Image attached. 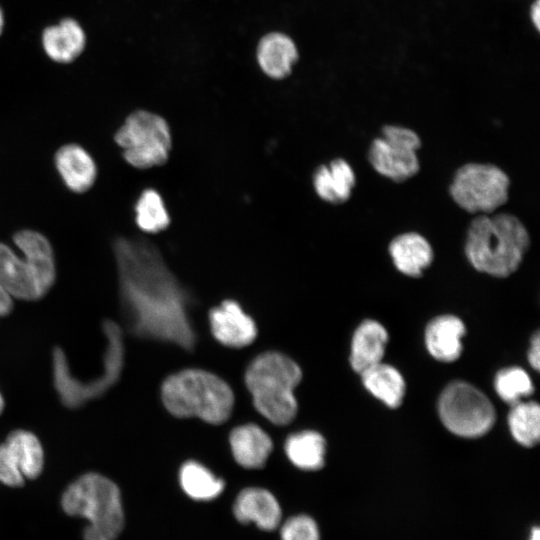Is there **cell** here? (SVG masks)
Masks as SVG:
<instances>
[{
	"label": "cell",
	"mask_w": 540,
	"mask_h": 540,
	"mask_svg": "<svg viewBox=\"0 0 540 540\" xmlns=\"http://www.w3.org/2000/svg\"><path fill=\"white\" fill-rule=\"evenodd\" d=\"M113 251L129 331L191 350L196 336L189 317L190 296L157 248L144 239L120 237Z\"/></svg>",
	"instance_id": "6da1fadb"
},
{
	"label": "cell",
	"mask_w": 540,
	"mask_h": 540,
	"mask_svg": "<svg viewBox=\"0 0 540 540\" xmlns=\"http://www.w3.org/2000/svg\"><path fill=\"white\" fill-rule=\"evenodd\" d=\"M529 244L528 231L516 216L479 214L469 225L464 250L477 271L503 278L518 269Z\"/></svg>",
	"instance_id": "7a4b0ae2"
},
{
	"label": "cell",
	"mask_w": 540,
	"mask_h": 540,
	"mask_svg": "<svg viewBox=\"0 0 540 540\" xmlns=\"http://www.w3.org/2000/svg\"><path fill=\"white\" fill-rule=\"evenodd\" d=\"M13 241L23 256L0 242V284L13 298L39 300L56 279L52 247L44 235L32 230L18 231Z\"/></svg>",
	"instance_id": "3957f363"
},
{
	"label": "cell",
	"mask_w": 540,
	"mask_h": 540,
	"mask_svg": "<svg viewBox=\"0 0 540 540\" xmlns=\"http://www.w3.org/2000/svg\"><path fill=\"white\" fill-rule=\"evenodd\" d=\"M61 507L69 516L87 520L84 540H116L124 527L121 493L108 477L88 472L63 492Z\"/></svg>",
	"instance_id": "277c9868"
},
{
	"label": "cell",
	"mask_w": 540,
	"mask_h": 540,
	"mask_svg": "<svg viewBox=\"0 0 540 540\" xmlns=\"http://www.w3.org/2000/svg\"><path fill=\"white\" fill-rule=\"evenodd\" d=\"M161 396L172 415L198 417L211 424L225 422L234 405L230 386L218 376L200 369H185L167 377Z\"/></svg>",
	"instance_id": "5b68a950"
},
{
	"label": "cell",
	"mask_w": 540,
	"mask_h": 540,
	"mask_svg": "<svg viewBox=\"0 0 540 540\" xmlns=\"http://www.w3.org/2000/svg\"><path fill=\"white\" fill-rule=\"evenodd\" d=\"M302 377L300 367L279 352H265L248 366L245 383L255 408L276 425H286L297 413L294 388Z\"/></svg>",
	"instance_id": "8992f818"
},
{
	"label": "cell",
	"mask_w": 540,
	"mask_h": 540,
	"mask_svg": "<svg viewBox=\"0 0 540 540\" xmlns=\"http://www.w3.org/2000/svg\"><path fill=\"white\" fill-rule=\"evenodd\" d=\"M102 330L106 339L102 372L93 379L82 380L75 377L64 351L60 347L53 349V386L61 403L67 408L77 409L101 397L118 382L122 374L125 348L121 327L108 319L103 321Z\"/></svg>",
	"instance_id": "52a82bcc"
},
{
	"label": "cell",
	"mask_w": 540,
	"mask_h": 540,
	"mask_svg": "<svg viewBox=\"0 0 540 540\" xmlns=\"http://www.w3.org/2000/svg\"><path fill=\"white\" fill-rule=\"evenodd\" d=\"M114 138L125 161L138 169L163 165L172 148L171 131L166 120L145 110L131 113Z\"/></svg>",
	"instance_id": "ba28073f"
},
{
	"label": "cell",
	"mask_w": 540,
	"mask_h": 540,
	"mask_svg": "<svg viewBox=\"0 0 540 540\" xmlns=\"http://www.w3.org/2000/svg\"><path fill=\"white\" fill-rule=\"evenodd\" d=\"M508 175L493 164L467 163L454 174L450 194L469 213L490 214L509 196Z\"/></svg>",
	"instance_id": "9c48e42d"
},
{
	"label": "cell",
	"mask_w": 540,
	"mask_h": 540,
	"mask_svg": "<svg viewBox=\"0 0 540 540\" xmlns=\"http://www.w3.org/2000/svg\"><path fill=\"white\" fill-rule=\"evenodd\" d=\"M438 411L445 427L462 437L482 436L495 422V410L490 400L474 386L460 381L444 389Z\"/></svg>",
	"instance_id": "30bf717a"
},
{
	"label": "cell",
	"mask_w": 540,
	"mask_h": 540,
	"mask_svg": "<svg viewBox=\"0 0 540 540\" xmlns=\"http://www.w3.org/2000/svg\"><path fill=\"white\" fill-rule=\"evenodd\" d=\"M420 146L421 140L412 129L386 125L381 136L371 143L368 159L380 175L394 182H403L420 169L417 156Z\"/></svg>",
	"instance_id": "8fae6325"
},
{
	"label": "cell",
	"mask_w": 540,
	"mask_h": 540,
	"mask_svg": "<svg viewBox=\"0 0 540 540\" xmlns=\"http://www.w3.org/2000/svg\"><path fill=\"white\" fill-rule=\"evenodd\" d=\"M44 451L38 437L27 430L10 432L0 444V482L21 487L43 471Z\"/></svg>",
	"instance_id": "7c38bea8"
},
{
	"label": "cell",
	"mask_w": 540,
	"mask_h": 540,
	"mask_svg": "<svg viewBox=\"0 0 540 540\" xmlns=\"http://www.w3.org/2000/svg\"><path fill=\"white\" fill-rule=\"evenodd\" d=\"M213 336L228 347H244L251 344L257 335L253 319L233 300H225L209 313Z\"/></svg>",
	"instance_id": "4fadbf2b"
},
{
	"label": "cell",
	"mask_w": 540,
	"mask_h": 540,
	"mask_svg": "<svg viewBox=\"0 0 540 540\" xmlns=\"http://www.w3.org/2000/svg\"><path fill=\"white\" fill-rule=\"evenodd\" d=\"M233 512L241 523L253 522L266 531L277 528L281 520V509L276 498L263 488L242 490L236 498Z\"/></svg>",
	"instance_id": "5bb4252c"
},
{
	"label": "cell",
	"mask_w": 540,
	"mask_h": 540,
	"mask_svg": "<svg viewBox=\"0 0 540 540\" xmlns=\"http://www.w3.org/2000/svg\"><path fill=\"white\" fill-rule=\"evenodd\" d=\"M56 169L68 189L83 193L93 185L97 169L91 155L78 144H66L55 154Z\"/></svg>",
	"instance_id": "9a60e30c"
},
{
	"label": "cell",
	"mask_w": 540,
	"mask_h": 540,
	"mask_svg": "<svg viewBox=\"0 0 540 540\" xmlns=\"http://www.w3.org/2000/svg\"><path fill=\"white\" fill-rule=\"evenodd\" d=\"M42 46L46 55L57 63H70L84 50L86 35L73 18H64L48 26L42 33Z\"/></svg>",
	"instance_id": "2e32d148"
},
{
	"label": "cell",
	"mask_w": 540,
	"mask_h": 540,
	"mask_svg": "<svg viewBox=\"0 0 540 540\" xmlns=\"http://www.w3.org/2000/svg\"><path fill=\"white\" fill-rule=\"evenodd\" d=\"M388 251L397 270L409 277L421 276L434 257L430 243L416 232L396 236L390 242Z\"/></svg>",
	"instance_id": "e0dca14e"
},
{
	"label": "cell",
	"mask_w": 540,
	"mask_h": 540,
	"mask_svg": "<svg viewBox=\"0 0 540 540\" xmlns=\"http://www.w3.org/2000/svg\"><path fill=\"white\" fill-rule=\"evenodd\" d=\"M229 442L236 462L248 469L263 467L273 448L271 438L252 423L234 428Z\"/></svg>",
	"instance_id": "ac0fdd59"
},
{
	"label": "cell",
	"mask_w": 540,
	"mask_h": 540,
	"mask_svg": "<svg viewBox=\"0 0 540 540\" xmlns=\"http://www.w3.org/2000/svg\"><path fill=\"white\" fill-rule=\"evenodd\" d=\"M465 334L463 322L453 315L433 319L425 331V343L429 353L437 360L452 362L462 351L461 339Z\"/></svg>",
	"instance_id": "d6986e66"
},
{
	"label": "cell",
	"mask_w": 540,
	"mask_h": 540,
	"mask_svg": "<svg viewBox=\"0 0 540 540\" xmlns=\"http://www.w3.org/2000/svg\"><path fill=\"white\" fill-rule=\"evenodd\" d=\"M355 184V173L350 164L342 158L319 166L313 175V186L317 195L332 204L346 202Z\"/></svg>",
	"instance_id": "ffe728a7"
},
{
	"label": "cell",
	"mask_w": 540,
	"mask_h": 540,
	"mask_svg": "<svg viewBox=\"0 0 540 540\" xmlns=\"http://www.w3.org/2000/svg\"><path fill=\"white\" fill-rule=\"evenodd\" d=\"M388 334L385 328L374 320L362 322L356 329L352 343L350 362L353 369L362 373L381 362Z\"/></svg>",
	"instance_id": "44dd1931"
},
{
	"label": "cell",
	"mask_w": 540,
	"mask_h": 540,
	"mask_svg": "<svg viewBox=\"0 0 540 540\" xmlns=\"http://www.w3.org/2000/svg\"><path fill=\"white\" fill-rule=\"evenodd\" d=\"M297 58L296 46L285 34L269 33L259 42L257 59L263 72L271 78L282 79L290 74Z\"/></svg>",
	"instance_id": "7402d4cb"
},
{
	"label": "cell",
	"mask_w": 540,
	"mask_h": 540,
	"mask_svg": "<svg viewBox=\"0 0 540 540\" xmlns=\"http://www.w3.org/2000/svg\"><path fill=\"white\" fill-rule=\"evenodd\" d=\"M364 386L387 406L398 407L405 394V382L394 367L378 363L361 373Z\"/></svg>",
	"instance_id": "603a6c76"
},
{
	"label": "cell",
	"mask_w": 540,
	"mask_h": 540,
	"mask_svg": "<svg viewBox=\"0 0 540 540\" xmlns=\"http://www.w3.org/2000/svg\"><path fill=\"white\" fill-rule=\"evenodd\" d=\"M289 460L302 470H318L324 465L325 440L315 431H302L290 435L285 442Z\"/></svg>",
	"instance_id": "cb8c5ba5"
},
{
	"label": "cell",
	"mask_w": 540,
	"mask_h": 540,
	"mask_svg": "<svg viewBox=\"0 0 540 540\" xmlns=\"http://www.w3.org/2000/svg\"><path fill=\"white\" fill-rule=\"evenodd\" d=\"M179 479L185 493L199 501L212 500L224 489V482L196 461H188L182 465Z\"/></svg>",
	"instance_id": "d4e9b609"
},
{
	"label": "cell",
	"mask_w": 540,
	"mask_h": 540,
	"mask_svg": "<svg viewBox=\"0 0 540 540\" xmlns=\"http://www.w3.org/2000/svg\"><path fill=\"white\" fill-rule=\"evenodd\" d=\"M135 222L146 233H158L170 224V216L158 191L147 188L135 203Z\"/></svg>",
	"instance_id": "484cf974"
},
{
	"label": "cell",
	"mask_w": 540,
	"mask_h": 540,
	"mask_svg": "<svg viewBox=\"0 0 540 540\" xmlns=\"http://www.w3.org/2000/svg\"><path fill=\"white\" fill-rule=\"evenodd\" d=\"M508 423L514 439L523 446L531 447L540 437V408L534 401L513 404Z\"/></svg>",
	"instance_id": "4316f807"
},
{
	"label": "cell",
	"mask_w": 540,
	"mask_h": 540,
	"mask_svg": "<svg viewBox=\"0 0 540 540\" xmlns=\"http://www.w3.org/2000/svg\"><path fill=\"white\" fill-rule=\"evenodd\" d=\"M494 386L497 394L512 405L533 392V383L529 375L519 367L499 371L495 377Z\"/></svg>",
	"instance_id": "83f0119b"
},
{
	"label": "cell",
	"mask_w": 540,
	"mask_h": 540,
	"mask_svg": "<svg viewBox=\"0 0 540 540\" xmlns=\"http://www.w3.org/2000/svg\"><path fill=\"white\" fill-rule=\"evenodd\" d=\"M282 540H319V531L315 521L306 515L287 519L281 528Z\"/></svg>",
	"instance_id": "f1b7e54d"
},
{
	"label": "cell",
	"mask_w": 540,
	"mask_h": 540,
	"mask_svg": "<svg viewBox=\"0 0 540 540\" xmlns=\"http://www.w3.org/2000/svg\"><path fill=\"white\" fill-rule=\"evenodd\" d=\"M528 360L531 366L535 369H539L540 364V339L539 333H536L532 339L531 346L528 352Z\"/></svg>",
	"instance_id": "f546056e"
},
{
	"label": "cell",
	"mask_w": 540,
	"mask_h": 540,
	"mask_svg": "<svg viewBox=\"0 0 540 540\" xmlns=\"http://www.w3.org/2000/svg\"><path fill=\"white\" fill-rule=\"evenodd\" d=\"M13 310V297L0 284V317L9 315Z\"/></svg>",
	"instance_id": "4dcf8cb0"
},
{
	"label": "cell",
	"mask_w": 540,
	"mask_h": 540,
	"mask_svg": "<svg viewBox=\"0 0 540 540\" xmlns=\"http://www.w3.org/2000/svg\"><path fill=\"white\" fill-rule=\"evenodd\" d=\"M531 19L534 24V26L539 30V24H540V1L536 0L535 3L531 7Z\"/></svg>",
	"instance_id": "1f68e13d"
},
{
	"label": "cell",
	"mask_w": 540,
	"mask_h": 540,
	"mask_svg": "<svg viewBox=\"0 0 540 540\" xmlns=\"http://www.w3.org/2000/svg\"><path fill=\"white\" fill-rule=\"evenodd\" d=\"M529 540H540V531L537 526L531 529Z\"/></svg>",
	"instance_id": "d6a6232c"
},
{
	"label": "cell",
	"mask_w": 540,
	"mask_h": 540,
	"mask_svg": "<svg viewBox=\"0 0 540 540\" xmlns=\"http://www.w3.org/2000/svg\"><path fill=\"white\" fill-rule=\"evenodd\" d=\"M3 28H4V14H3V11L0 7V35L3 31Z\"/></svg>",
	"instance_id": "836d02e7"
},
{
	"label": "cell",
	"mask_w": 540,
	"mask_h": 540,
	"mask_svg": "<svg viewBox=\"0 0 540 540\" xmlns=\"http://www.w3.org/2000/svg\"><path fill=\"white\" fill-rule=\"evenodd\" d=\"M4 407H5L4 398H3L2 394L0 393V415L4 410Z\"/></svg>",
	"instance_id": "e575fe53"
}]
</instances>
